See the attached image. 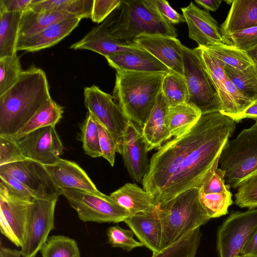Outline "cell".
<instances>
[{
	"mask_svg": "<svg viewBox=\"0 0 257 257\" xmlns=\"http://www.w3.org/2000/svg\"><path fill=\"white\" fill-rule=\"evenodd\" d=\"M235 130L234 121L227 115L206 113L162 145L152 156L142 182L156 205L189 189L200 188L217 169L222 150Z\"/></svg>",
	"mask_w": 257,
	"mask_h": 257,
	"instance_id": "1",
	"label": "cell"
},
{
	"mask_svg": "<svg viewBox=\"0 0 257 257\" xmlns=\"http://www.w3.org/2000/svg\"><path fill=\"white\" fill-rule=\"evenodd\" d=\"M51 98L45 72L32 66L0 96V136L12 138Z\"/></svg>",
	"mask_w": 257,
	"mask_h": 257,
	"instance_id": "2",
	"label": "cell"
},
{
	"mask_svg": "<svg viewBox=\"0 0 257 257\" xmlns=\"http://www.w3.org/2000/svg\"><path fill=\"white\" fill-rule=\"evenodd\" d=\"M166 74L116 71L113 98L126 117L141 127L154 107Z\"/></svg>",
	"mask_w": 257,
	"mask_h": 257,
	"instance_id": "3",
	"label": "cell"
},
{
	"mask_svg": "<svg viewBox=\"0 0 257 257\" xmlns=\"http://www.w3.org/2000/svg\"><path fill=\"white\" fill-rule=\"evenodd\" d=\"M199 192L198 188H190L156 206L154 212L162 228L161 250L210 219L201 204Z\"/></svg>",
	"mask_w": 257,
	"mask_h": 257,
	"instance_id": "4",
	"label": "cell"
},
{
	"mask_svg": "<svg viewBox=\"0 0 257 257\" xmlns=\"http://www.w3.org/2000/svg\"><path fill=\"white\" fill-rule=\"evenodd\" d=\"M109 27L110 35L117 40L135 44V39L141 34L178 36L174 26L161 19L143 1H122Z\"/></svg>",
	"mask_w": 257,
	"mask_h": 257,
	"instance_id": "5",
	"label": "cell"
},
{
	"mask_svg": "<svg viewBox=\"0 0 257 257\" xmlns=\"http://www.w3.org/2000/svg\"><path fill=\"white\" fill-rule=\"evenodd\" d=\"M219 163L230 188H237L241 181L257 171V120L234 139L226 141Z\"/></svg>",
	"mask_w": 257,
	"mask_h": 257,
	"instance_id": "6",
	"label": "cell"
},
{
	"mask_svg": "<svg viewBox=\"0 0 257 257\" xmlns=\"http://www.w3.org/2000/svg\"><path fill=\"white\" fill-rule=\"evenodd\" d=\"M184 77L188 87L187 103L202 114L221 111V103L217 90L201 59L198 47L183 46Z\"/></svg>",
	"mask_w": 257,
	"mask_h": 257,
	"instance_id": "7",
	"label": "cell"
},
{
	"mask_svg": "<svg viewBox=\"0 0 257 257\" xmlns=\"http://www.w3.org/2000/svg\"><path fill=\"white\" fill-rule=\"evenodd\" d=\"M60 191L83 222L118 223L130 216L125 209L102 193L96 194L74 188Z\"/></svg>",
	"mask_w": 257,
	"mask_h": 257,
	"instance_id": "8",
	"label": "cell"
},
{
	"mask_svg": "<svg viewBox=\"0 0 257 257\" xmlns=\"http://www.w3.org/2000/svg\"><path fill=\"white\" fill-rule=\"evenodd\" d=\"M256 227L257 208L231 212L217 231L219 257H238Z\"/></svg>",
	"mask_w": 257,
	"mask_h": 257,
	"instance_id": "9",
	"label": "cell"
},
{
	"mask_svg": "<svg viewBox=\"0 0 257 257\" xmlns=\"http://www.w3.org/2000/svg\"><path fill=\"white\" fill-rule=\"evenodd\" d=\"M84 104L88 112L110 133L121 154L122 137L129 119L113 97L93 85L84 89Z\"/></svg>",
	"mask_w": 257,
	"mask_h": 257,
	"instance_id": "10",
	"label": "cell"
},
{
	"mask_svg": "<svg viewBox=\"0 0 257 257\" xmlns=\"http://www.w3.org/2000/svg\"><path fill=\"white\" fill-rule=\"evenodd\" d=\"M33 203L19 198L0 184V230L18 247L25 240Z\"/></svg>",
	"mask_w": 257,
	"mask_h": 257,
	"instance_id": "11",
	"label": "cell"
},
{
	"mask_svg": "<svg viewBox=\"0 0 257 257\" xmlns=\"http://www.w3.org/2000/svg\"><path fill=\"white\" fill-rule=\"evenodd\" d=\"M0 172L17 179L37 199L51 200L61 195L45 166L34 160L27 159L0 166Z\"/></svg>",
	"mask_w": 257,
	"mask_h": 257,
	"instance_id": "12",
	"label": "cell"
},
{
	"mask_svg": "<svg viewBox=\"0 0 257 257\" xmlns=\"http://www.w3.org/2000/svg\"><path fill=\"white\" fill-rule=\"evenodd\" d=\"M58 198L36 199L33 203L24 243L20 250L23 257H35L55 227L54 212Z\"/></svg>",
	"mask_w": 257,
	"mask_h": 257,
	"instance_id": "13",
	"label": "cell"
},
{
	"mask_svg": "<svg viewBox=\"0 0 257 257\" xmlns=\"http://www.w3.org/2000/svg\"><path fill=\"white\" fill-rule=\"evenodd\" d=\"M16 141L27 159L45 166L55 163L63 152L62 142L54 126L37 129Z\"/></svg>",
	"mask_w": 257,
	"mask_h": 257,
	"instance_id": "14",
	"label": "cell"
},
{
	"mask_svg": "<svg viewBox=\"0 0 257 257\" xmlns=\"http://www.w3.org/2000/svg\"><path fill=\"white\" fill-rule=\"evenodd\" d=\"M189 30V37L196 41L198 46L210 47L233 45L223 36L217 22L208 11L198 8L193 2L181 8Z\"/></svg>",
	"mask_w": 257,
	"mask_h": 257,
	"instance_id": "15",
	"label": "cell"
},
{
	"mask_svg": "<svg viewBox=\"0 0 257 257\" xmlns=\"http://www.w3.org/2000/svg\"><path fill=\"white\" fill-rule=\"evenodd\" d=\"M149 151L142 128L129 120L122 137L121 154L130 176L136 182H142L148 172Z\"/></svg>",
	"mask_w": 257,
	"mask_h": 257,
	"instance_id": "16",
	"label": "cell"
},
{
	"mask_svg": "<svg viewBox=\"0 0 257 257\" xmlns=\"http://www.w3.org/2000/svg\"><path fill=\"white\" fill-rule=\"evenodd\" d=\"M135 45L158 59L170 70L184 76L183 46L175 37L156 34H141Z\"/></svg>",
	"mask_w": 257,
	"mask_h": 257,
	"instance_id": "17",
	"label": "cell"
},
{
	"mask_svg": "<svg viewBox=\"0 0 257 257\" xmlns=\"http://www.w3.org/2000/svg\"><path fill=\"white\" fill-rule=\"evenodd\" d=\"M113 15L101 24L93 27L83 38L70 46L74 50L86 49L96 52L104 57L113 53L133 50L138 47L117 40L109 33Z\"/></svg>",
	"mask_w": 257,
	"mask_h": 257,
	"instance_id": "18",
	"label": "cell"
},
{
	"mask_svg": "<svg viewBox=\"0 0 257 257\" xmlns=\"http://www.w3.org/2000/svg\"><path fill=\"white\" fill-rule=\"evenodd\" d=\"M108 64L116 71L167 73L169 69L146 50L138 47L105 57Z\"/></svg>",
	"mask_w": 257,
	"mask_h": 257,
	"instance_id": "19",
	"label": "cell"
},
{
	"mask_svg": "<svg viewBox=\"0 0 257 257\" xmlns=\"http://www.w3.org/2000/svg\"><path fill=\"white\" fill-rule=\"evenodd\" d=\"M81 20L78 18L64 20L32 36L19 37L17 50L32 52L51 47L69 35Z\"/></svg>",
	"mask_w": 257,
	"mask_h": 257,
	"instance_id": "20",
	"label": "cell"
},
{
	"mask_svg": "<svg viewBox=\"0 0 257 257\" xmlns=\"http://www.w3.org/2000/svg\"><path fill=\"white\" fill-rule=\"evenodd\" d=\"M45 167L60 190L74 188L101 193L86 172L74 162L60 158L55 163Z\"/></svg>",
	"mask_w": 257,
	"mask_h": 257,
	"instance_id": "21",
	"label": "cell"
},
{
	"mask_svg": "<svg viewBox=\"0 0 257 257\" xmlns=\"http://www.w3.org/2000/svg\"><path fill=\"white\" fill-rule=\"evenodd\" d=\"M168 102L162 91L142 128V134L149 151L159 149L163 143L172 138L167 122Z\"/></svg>",
	"mask_w": 257,
	"mask_h": 257,
	"instance_id": "22",
	"label": "cell"
},
{
	"mask_svg": "<svg viewBox=\"0 0 257 257\" xmlns=\"http://www.w3.org/2000/svg\"><path fill=\"white\" fill-rule=\"evenodd\" d=\"M143 246L153 253L161 250L162 228L155 212L130 215L124 221Z\"/></svg>",
	"mask_w": 257,
	"mask_h": 257,
	"instance_id": "23",
	"label": "cell"
},
{
	"mask_svg": "<svg viewBox=\"0 0 257 257\" xmlns=\"http://www.w3.org/2000/svg\"><path fill=\"white\" fill-rule=\"evenodd\" d=\"M109 197L125 209L130 215L154 211V197L136 183H127L111 193Z\"/></svg>",
	"mask_w": 257,
	"mask_h": 257,
	"instance_id": "24",
	"label": "cell"
},
{
	"mask_svg": "<svg viewBox=\"0 0 257 257\" xmlns=\"http://www.w3.org/2000/svg\"><path fill=\"white\" fill-rule=\"evenodd\" d=\"M257 26V0H233L220 30L227 38L239 31Z\"/></svg>",
	"mask_w": 257,
	"mask_h": 257,
	"instance_id": "25",
	"label": "cell"
},
{
	"mask_svg": "<svg viewBox=\"0 0 257 257\" xmlns=\"http://www.w3.org/2000/svg\"><path fill=\"white\" fill-rule=\"evenodd\" d=\"M93 4V0H32L28 9L66 13L82 19L91 18Z\"/></svg>",
	"mask_w": 257,
	"mask_h": 257,
	"instance_id": "26",
	"label": "cell"
},
{
	"mask_svg": "<svg viewBox=\"0 0 257 257\" xmlns=\"http://www.w3.org/2000/svg\"><path fill=\"white\" fill-rule=\"evenodd\" d=\"M77 18L66 13L59 12H36L27 9L22 15L19 37L34 35L48 26L61 21Z\"/></svg>",
	"mask_w": 257,
	"mask_h": 257,
	"instance_id": "27",
	"label": "cell"
},
{
	"mask_svg": "<svg viewBox=\"0 0 257 257\" xmlns=\"http://www.w3.org/2000/svg\"><path fill=\"white\" fill-rule=\"evenodd\" d=\"M23 14L0 10V58L17 54L20 24Z\"/></svg>",
	"mask_w": 257,
	"mask_h": 257,
	"instance_id": "28",
	"label": "cell"
},
{
	"mask_svg": "<svg viewBox=\"0 0 257 257\" xmlns=\"http://www.w3.org/2000/svg\"><path fill=\"white\" fill-rule=\"evenodd\" d=\"M202 115L195 107L185 102L169 107L167 122L171 137H177L192 127Z\"/></svg>",
	"mask_w": 257,
	"mask_h": 257,
	"instance_id": "29",
	"label": "cell"
},
{
	"mask_svg": "<svg viewBox=\"0 0 257 257\" xmlns=\"http://www.w3.org/2000/svg\"><path fill=\"white\" fill-rule=\"evenodd\" d=\"M63 107L51 98L37 111L26 125L12 138L18 141L29 133L37 129L54 126L61 118Z\"/></svg>",
	"mask_w": 257,
	"mask_h": 257,
	"instance_id": "30",
	"label": "cell"
},
{
	"mask_svg": "<svg viewBox=\"0 0 257 257\" xmlns=\"http://www.w3.org/2000/svg\"><path fill=\"white\" fill-rule=\"evenodd\" d=\"M225 72L238 91L252 102L257 100V66L239 71L225 65Z\"/></svg>",
	"mask_w": 257,
	"mask_h": 257,
	"instance_id": "31",
	"label": "cell"
},
{
	"mask_svg": "<svg viewBox=\"0 0 257 257\" xmlns=\"http://www.w3.org/2000/svg\"><path fill=\"white\" fill-rule=\"evenodd\" d=\"M201 236L200 227L196 228L159 252L153 253L152 257H195Z\"/></svg>",
	"mask_w": 257,
	"mask_h": 257,
	"instance_id": "32",
	"label": "cell"
},
{
	"mask_svg": "<svg viewBox=\"0 0 257 257\" xmlns=\"http://www.w3.org/2000/svg\"><path fill=\"white\" fill-rule=\"evenodd\" d=\"M161 90L169 107L188 102L189 93L184 76L170 71L163 80Z\"/></svg>",
	"mask_w": 257,
	"mask_h": 257,
	"instance_id": "33",
	"label": "cell"
},
{
	"mask_svg": "<svg viewBox=\"0 0 257 257\" xmlns=\"http://www.w3.org/2000/svg\"><path fill=\"white\" fill-rule=\"evenodd\" d=\"M205 48L225 66L237 70H243L255 64L245 51L239 49L233 45H218Z\"/></svg>",
	"mask_w": 257,
	"mask_h": 257,
	"instance_id": "34",
	"label": "cell"
},
{
	"mask_svg": "<svg viewBox=\"0 0 257 257\" xmlns=\"http://www.w3.org/2000/svg\"><path fill=\"white\" fill-rule=\"evenodd\" d=\"M40 251L42 257H80L76 240L62 235L49 236Z\"/></svg>",
	"mask_w": 257,
	"mask_h": 257,
	"instance_id": "35",
	"label": "cell"
},
{
	"mask_svg": "<svg viewBox=\"0 0 257 257\" xmlns=\"http://www.w3.org/2000/svg\"><path fill=\"white\" fill-rule=\"evenodd\" d=\"M231 196L230 191L223 193L208 194L199 192L201 204L210 219L228 213V209L232 203Z\"/></svg>",
	"mask_w": 257,
	"mask_h": 257,
	"instance_id": "36",
	"label": "cell"
},
{
	"mask_svg": "<svg viewBox=\"0 0 257 257\" xmlns=\"http://www.w3.org/2000/svg\"><path fill=\"white\" fill-rule=\"evenodd\" d=\"M81 141L85 153L92 158L102 156L97 121L89 112L81 126Z\"/></svg>",
	"mask_w": 257,
	"mask_h": 257,
	"instance_id": "37",
	"label": "cell"
},
{
	"mask_svg": "<svg viewBox=\"0 0 257 257\" xmlns=\"http://www.w3.org/2000/svg\"><path fill=\"white\" fill-rule=\"evenodd\" d=\"M22 71L17 54L0 58V96L17 82Z\"/></svg>",
	"mask_w": 257,
	"mask_h": 257,
	"instance_id": "38",
	"label": "cell"
},
{
	"mask_svg": "<svg viewBox=\"0 0 257 257\" xmlns=\"http://www.w3.org/2000/svg\"><path fill=\"white\" fill-rule=\"evenodd\" d=\"M234 203L241 208L257 207V171L248 176L237 186Z\"/></svg>",
	"mask_w": 257,
	"mask_h": 257,
	"instance_id": "39",
	"label": "cell"
},
{
	"mask_svg": "<svg viewBox=\"0 0 257 257\" xmlns=\"http://www.w3.org/2000/svg\"><path fill=\"white\" fill-rule=\"evenodd\" d=\"M108 242L113 247H119L127 251L143 246V244L134 238L131 229L123 228L118 225L109 227L106 230Z\"/></svg>",
	"mask_w": 257,
	"mask_h": 257,
	"instance_id": "40",
	"label": "cell"
},
{
	"mask_svg": "<svg viewBox=\"0 0 257 257\" xmlns=\"http://www.w3.org/2000/svg\"><path fill=\"white\" fill-rule=\"evenodd\" d=\"M145 4L164 21L172 25L186 22L183 15L177 13L165 0H145Z\"/></svg>",
	"mask_w": 257,
	"mask_h": 257,
	"instance_id": "41",
	"label": "cell"
},
{
	"mask_svg": "<svg viewBox=\"0 0 257 257\" xmlns=\"http://www.w3.org/2000/svg\"><path fill=\"white\" fill-rule=\"evenodd\" d=\"M27 159L16 141L11 137L0 136V166Z\"/></svg>",
	"mask_w": 257,
	"mask_h": 257,
	"instance_id": "42",
	"label": "cell"
},
{
	"mask_svg": "<svg viewBox=\"0 0 257 257\" xmlns=\"http://www.w3.org/2000/svg\"><path fill=\"white\" fill-rule=\"evenodd\" d=\"M0 184L22 200L33 202L37 199L22 183L8 173L0 172Z\"/></svg>",
	"mask_w": 257,
	"mask_h": 257,
	"instance_id": "43",
	"label": "cell"
},
{
	"mask_svg": "<svg viewBox=\"0 0 257 257\" xmlns=\"http://www.w3.org/2000/svg\"><path fill=\"white\" fill-rule=\"evenodd\" d=\"M121 3V0H93L91 20L97 24L104 22Z\"/></svg>",
	"mask_w": 257,
	"mask_h": 257,
	"instance_id": "44",
	"label": "cell"
},
{
	"mask_svg": "<svg viewBox=\"0 0 257 257\" xmlns=\"http://www.w3.org/2000/svg\"><path fill=\"white\" fill-rule=\"evenodd\" d=\"M97 126L101 157L106 159L111 166H113L115 153L117 152L116 145L110 133L98 121Z\"/></svg>",
	"mask_w": 257,
	"mask_h": 257,
	"instance_id": "45",
	"label": "cell"
},
{
	"mask_svg": "<svg viewBox=\"0 0 257 257\" xmlns=\"http://www.w3.org/2000/svg\"><path fill=\"white\" fill-rule=\"evenodd\" d=\"M227 38L237 48L246 51L257 44V26L234 33Z\"/></svg>",
	"mask_w": 257,
	"mask_h": 257,
	"instance_id": "46",
	"label": "cell"
},
{
	"mask_svg": "<svg viewBox=\"0 0 257 257\" xmlns=\"http://www.w3.org/2000/svg\"><path fill=\"white\" fill-rule=\"evenodd\" d=\"M230 187L225 184V172L218 169L206 180L199 188L204 193H223L228 192Z\"/></svg>",
	"mask_w": 257,
	"mask_h": 257,
	"instance_id": "47",
	"label": "cell"
},
{
	"mask_svg": "<svg viewBox=\"0 0 257 257\" xmlns=\"http://www.w3.org/2000/svg\"><path fill=\"white\" fill-rule=\"evenodd\" d=\"M32 0H1L0 10L8 12L24 13Z\"/></svg>",
	"mask_w": 257,
	"mask_h": 257,
	"instance_id": "48",
	"label": "cell"
},
{
	"mask_svg": "<svg viewBox=\"0 0 257 257\" xmlns=\"http://www.w3.org/2000/svg\"><path fill=\"white\" fill-rule=\"evenodd\" d=\"M241 257H257V227L239 254Z\"/></svg>",
	"mask_w": 257,
	"mask_h": 257,
	"instance_id": "49",
	"label": "cell"
},
{
	"mask_svg": "<svg viewBox=\"0 0 257 257\" xmlns=\"http://www.w3.org/2000/svg\"><path fill=\"white\" fill-rule=\"evenodd\" d=\"M234 121L239 122L246 118H252L257 120V100L252 103L242 112L229 117Z\"/></svg>",
	"mask_w": 257,
	"mask_h": 257,
	"instance_id": "50",
	"label": "cell"
},
{
	"mask_svg": "<svg viewBox=\"0 0 257 257\" xmlns=\"http://www.w3.org/2000/svg\"><path fill=\"white\" fill-rule=\"evenodd\" d=\"M222 2L221 0H196L195 3L208 11H216Z\"/></svg>",
	"mask_w": 257,
	"mask_h": 257,
	"instance_id": "51",
	"label": "cell"
},
{
	"mask_svg": "<svg viewBox=\"0 0 257 257\" xmlns=\"http://www.w3.org/2000/svg\"><path fill=\"white\" fill-rule=\"evenodd\" d=\"M19 250L12 249L3 245H0V257H21Z\"/></svg>",
	"mask_w": 257,
	"mask_h": 257,
	"instance_id": "52",
	"label": "cell"
},
{
	"mask_svg": "<svg viewBox=\"0 0 257 257\" xmlns=\"http://www.w3.org/2000/svg\"><path fill=\"white\" fill-rule=\"evenodd\" d=\"M257 66V44L245 51Z\"/></svg>",
	"mask_w": 257,
	"mask_h": 257,
	"instance_id": "53",
	"label": "cell"
},
{
	"mask_svg": "<svg viewBox=\"0 0 257 257\" xmlns=\"http://www.w3.org/2000/svg\"><path fill=\"white\" fill-rule=\"evenodd\" d=\"M226 3H227L228 4H232L233 1H225Z\"/></svg>",
	"mask_w": 257,
	"mask_h": 257,
	"instance_id": "54",
	"label": "cell"
},
{
	"mask_svg": "<svg viewBox=\"0 0 257 257\" xmlns=\"http://www.w3.org/2000/svg\"><path fill=\"white\" fill-rule=\"evenodd\" d=\"M238 257H241V256H239Z\"/></svg>",
	"mask_w": 257,
	"mask_h": 257,
	"instance_id": "55",
	"label": "cell"
}]
</instances>
